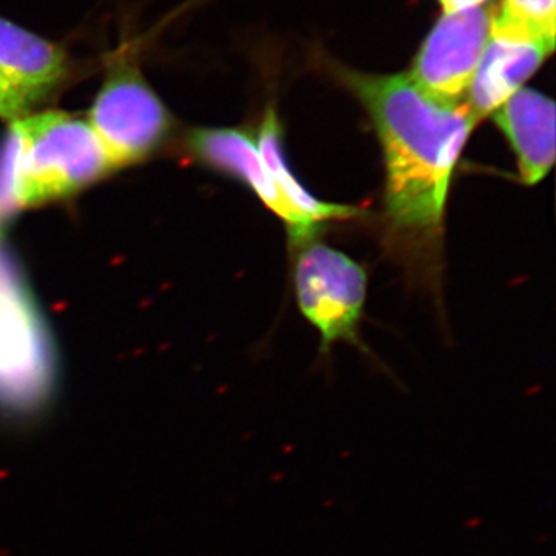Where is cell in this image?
<instances>
[{
    "label": "cell",
    "instance_id": "6da1fadb",
    "mask_svg": "<svg viewBox=\"0 0 556 556\" xmlns=\"http://www.w3.org/2000/svg\"><path fill=\"white\" fill-rule=\"evenodd\" d=\"M327 67L367 110L378 134L388 228L408 247H434L453 175L479 121L467 102L439 101L408 75H376L334 61Z\"/></svg>",
    "mask_w": 556,
    "mask_h": 556
},
{
    "label": "cell",
    "instance_id": "5bb4252c",
    "mask_svg": "<svg viewBox=\"0 0 556 556\" xmlns=\"http://www.w3.org/2000/svg\"><path fill=\"white\" fill-rule=\"evenodd\" d=\"M485 2L489 0H439V5H441L442 13H456V11L482 7V3Z\"/></svg>",
    "mask_w": 556,
    "mask_h": 556
},
{
    "label": "cell",
    "instance_id": "52a82bcc",
    "mask_svg": "<svg viewBox=\"0 0 556 556\" xmlns=\"http://www.w3.org/2000/svg\"><path fill=\"white\" fill-rule=\"evenodd\" d=\"M554 50L555 40L522 30L493 11L489 40L467 90L466 102L475 118L493 115L522 89Z\"/></svg>",
    "mask_w": 556,
    "mask_h": 556
},
{
    "label": "cell",
    "instance_id": "3957f363",
    "mask_svg": "<svg viewBox=\"0 0 556 556\" xmlns=\"http://www.w3.org/2000/svg\"><path fill=\"white\" fill-rule=\"evenodd\" d=\"M89 124L116 169L155 153L170 135L172 116L137 61L121 51L109 62Z\"/></svg>",
    "mask_w": 556,
    "mask_h": 556
},
{
    "label": "cell",
    "instance_id": "7c38bea8",
    "mask_svg": "<svg viewBox=\"0 0 556 556\" xmlns=\"http://www.w3.org/2000/svg\"><path fill=\"white\" fill-rule=\"evenodd\" d=\"M555 3L556 0H503L495 13L522 30L555 40Z\"/></svg>",
    "mask_w": 556,
    "mask_h": 556
},
{
    "label": "cell",
    "instance_id": "8fae6325",
    "mask_svg": "<svg viewBox=\"0 0 556 556\" xmlns=\"http://www.w3.org/2000/svg\"><path fill=\"white\" fill-rule=\"evenodd\" d=\"M283 135V124L278 116L276 104L269 102L260 124L257 146L270 178L276 182L278 192L288 201L289 206L318 229L328 222H343V219L362 215L361 207L327 203L316 199L305 189L289 167Z\"/></svg>",
    "mask_w": 556,
    "mask_h": 556
},
{
    "label": "cell",
    "instance_id": "8992f818",
    "mask_svg": "<svg viewBox=\"0 0 556 556\" xmlns=\"http://www.w3.org/2000/svg\"><path fill=\"white\" fill-rule=\"evenodd\" d=\"M495 7L444 13L424 39L408 76L439 101L466 102L486 46Z\"/></svg>",
    "mask_w": 556,
    "mask_h": 556
},
{
    "label": "cell",
    "instance_id": "ba28073f",
    "mask_svg": "<svg viewBox=\"0 0 556 556\" xmlns=\"http://www.w3.org/2000/svg\"><path fill=\"white\" fill-rule=\"evenodd\" d=\"M190 155L212 169L232 175L248 186L273 214L287 226L292 244L316 239L318 228L300 217L278 192L268 167L260 155L257 142L247 130L230 127H199L186 137Z\"/></svg>",
    "mask_w": 556,
    "mask_h": 556
},
{
    "label": "cell",
    "instance_id": "30bf717a",
    "mask_svg": "<svg viewBox=\"0 0 556 556\" xmlns=\"http://www.w3.org/2000/svg\"><path fill=\"white\" fill-rule=\"evenodd\" d=\"M68 73L61 46L0 17V78L36 105L60 89Z\"/></svg>",
    "mask_w": 556,
    "mask_h": 556
},
{
    "label": "cell",
    "instance_id": "9c48e42d",
    "mask_svg": "<svg viewBox=\"0 0 556 556\" xmlns=\"http://www.w3.org/2000/svg\"><path fill=\"white\" fill-rule=\"evenodd\" d=\"M517 156L522 185L536 186L555 163V102L541 91L521 89L493 113Z\"/></svg>",
    "mask_w": 556,
    "mask_h": 556
},
{
    "label": "cell",
    "instance_id": "9a60e30c",
    "mask_svg": "<svg viewBox=\"0 0 556 556\" xmlns=\"http://www.w3.org/2000/svg\"><path fill=\"white\" fill-rule=\"evenodd\" d=\"M207 2V0H186L185 3H182L177 11H175L174 14H170L169 21L177 20L178 16H181V14L188 13V11L192 9H197V7H200L201 3Z\"/></svg>",
    "mask_w": 556,
    "mask_h": 556
},
{
    "label": "cell",
    "instance_id": "277c9868",
    "mask_svg": "<svg viewBox=\"0 0 556 556\" xmlns=\"http://www.w3.org/2000/svg\"><path fill=\"white\" fill-rule=\"evenodd\" d=\"M300 311L320 332V351L334 343H358L367 300V273L338 249L316 239L299 244L294 268Z\"/></svg>",
    "mask_w": 556,
    "mask_h": 556
},
{
    "label": "cell",
    "instance_id": "4fadbf2b",
    "mask_svg": "<svg viewBox=\"0 0 556 556\" xmlns=\"http://www.w3.org/2000/svg\"><path fill=\"white\" fill-rule=\"evenodd\" d=\"M33 108L35 104L25 94L0 78V118L13 123L30 115Z\"/></svg>",
    "mask_w": 556,
    "mask_h": 556
},
{
    "label": "cell",
    "instance_id": "5b68a950",
    "mask_svg": "<svg viewBox=\"0 0 556 556\" xmlns=\"http://www.w3.org/2000/svg\"><path fill=\"white\" fill-rule=\"evenodd\" d=\"M51 386L49 346L20 278L0 252V408L27 415Z\"/></svg>",
    "mask_w": 556,
    "mask_h": 556
},
{
    "label": "cell",
    "instance_id": "7a4b0ae2",
    "mask_svg": "<svg viewBox=\"0 0 556 556\" xmlns=\"http://www.w3.org/2000/svg\"><path fill=\"white\" fill-rule=\"evenodd\" d=\"M0 161V214L67 199L115 169L90 124L64 112L10 123Z\"/></svg>",
    "mask_w": 556,
    "mask_h": 556
}]
</instances>
